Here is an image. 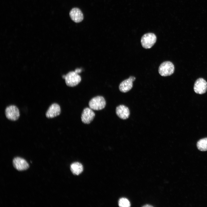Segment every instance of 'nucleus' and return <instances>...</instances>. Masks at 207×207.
I'll use <instances>...</instances> for the list:
<instances>
[{
	"label": "nucleus",
	"instance_id": "nucleus-5",
	"mask_svg": "<svg viewBox=\"0 0 207 207\" xmlns=\"http://www.w3.org/2000/svg\"><path fill=\"white\" fill-rule=\"evenodd\" d=\"M5 114L8 119L13 121L17 120L20 116L18 108L14 105H11L7 107L5 109Z\"/></svg>",
	"mask_w": 207,
	"mask_h": 207
},
{
	"label": "nucleus",
	"instance_id": "nucleus-8",
	"mask_svg": "<svg viewBox=\"0 0 207 207\" xmlns=\"http://www.w3.org/2000/svg\"><path fill=\"white\" fill-rule=\"evenodd\" d=\"M14 166L19 171L24 170L29 167V165L24 159L19 157L14 158L13 161Z\"/></svg>",
	"mask_w": 207,
	"mask_h": 207
},
{
	"label": "nucleus",
	"instance_id": "nucleus-7",
	"mask_svg": "<svg viewBox=\"0 0 207 207\" xmlns=\"http://www.w3.org/2000/svg\"><path fill=\"white\" fill-rule=\"evenodd\" d=\"M135 80V77L131 76L128 78L122 81L119 86L120 91L123 93H126L130 91L133 87V82Z\"/></svg>",
	"mask_w": 207,
	"mask_h": 207
},
{
	"label": "nucleus",
	"instance_id": "nucleus-2",
	"mask_svg": "<svg viewBox=\"0 0 207 207\" xmlns=\"http://www.w3.org/2000/svg\"><path fill=\"white\" fill-rule=\"evenodd\" d=\"M174 66L172 62L167 61L162 62L158 68V72L162 76H166L172 75L174 72Z\"/></svg>",
	"mask_w": 207,
	"mask_h": 207
},
{
	"label": "nucleus",
	"instance_id": "nucleus-16",
	"mask_svg": "<svg viewBox=\"0 0 207 207\" xmlns=\"http://www.w3.org/2000/svg\"><path fill=\"white\" fill-rule=\"evenodd\" d=\"M152 205H150L149 204H146L145 205L143 206V207H153Z\"/></svg>",
	"mask_w": 207,
	"mask_h": 207
},
{
	"label": "nucleus",
	"instance_id": "nucleus-1",
	"mask_svg": "<svg viewBox=\"0 0 207 207\" xmlns=\"http://www.w3.org/2000/svg\"><path fill=\"white\" fill-rule=\"evenodd\" d=\"M75 71H72L69 72L66 75L63 76L68 86L74 87L80 83L81 79L80 76Z\"/></svg>",
	"mask_w": 207,
	"mask_h": 207
},
{
	"label": "nucleus",
	"instance_id": "nucleus-13",
	"mask_svg": "<svg viewBox=\"0 0 207 207\" xmlns=\"http://www.w3.org/2000/svg\"><path fill=\"white\" fill-rule=\"evenodd\" d=\"M70 169L74 175H78L83 171V167L82 164L78 162H75L72 164L70 166Z\"/></svg>",
	"mask_w": 207,
	"mask_h": 207
},
{
	"label": "nucleus",
	"instance_id": "nucleus-6",
	"mask_svg": "<svg viewBox=\"0 0 207 207\" xmlns=\"http://www.w3.org/2000/svg\"><path fill=\"white\" fill-rule=\"evenodd\" d=\"M207 89V82L203 78H199L195 82L194 90L197 93L202 94L206 93Z\"/></svg>",
	"mask_w": 207,
	"mask_h": 207
},
{
	"label": "nucleus",
	"instance_id": "nucleus-12",
	"mask_svg": "<svg viewBox=\"0 0 207 207\" xmlns=\"http://www.w3.org/2000/svg\"><path fill=\"white\" fill-rule=\"evenodd\" d=\"M116 113L119 117L124 120L128 118L130 114L128 108L123 105H120L116 108Z\"/></svg>",
	"mask_w": 207,
	"mask_h": 207
},
{
	"label": "nucleus",
	"instance_id": "nucleus-15",
	"mask_svg": "<svg viewBox=\"0 0 207 207\" xmlns=\"http://www.w3.org/2000/svg\"><path fill=\"white\" fill-rule=\"evenodd\" d=\"M118 204L119 206L122 207H129L131 205L129 201L125 198H120L119 200Z\"/></svg>",
	"mask_w": 207,
	"mask_h": 207
},
{
	"label": "nucleus",
	"instance_id": "nucleus-10",
	"mask_svg": "<svg viewBox=\"0 0 207 207\" xmlns=\"http://www.w3.org/2000/svg\"><path fill=\"white\" fill-rule=\"evenodd\" d=\"M60 106L57 103L52 104L49 108L46 113V116L48 118H52L58 116L60 113Z\"/></svg>",
	"mask_w": 207,
	"mask_h": 207
},
{
	"label": "nucleus",
	"instance_id": "nucleus-9",
	"mask_svg": "<svg viewBox=\"0 0 207 207\" xmlns=\"http://www.w3.org/2000/svg\"><path fill=\"white\" fill-rule=\"evenodd\" d=\"M95 116V114L92 110L90 108H85L82 112L81 116L82 122L85 124L90 123L93 120Z\"/></svg>",
	"mask_w": 207,
	"mask_h": 207
},
{
	"label": "nucleus",
	"instance_id": "nucleus-3",
	"mask_svg": "<svg viewBox=\"0 0 207 207\" xmlns=\"http://www.w3.org/2000/svg\"><path fill=\"white\" fill-rule=\"evenodd\" d=\"M156 39V37L154 33H146L144 34L141 38V45L145 49H150L155 43Z\"/></svg>",
	"mask_w": 207,
	"mask_h": 207
},
{
	"label": "nucleus",
	"instance_id": "nucleus-14",
	"mask_svg": "<svg viewBox=\"0 0 207 207\" xmlns=\"http://www.w3.org/2000/svg\"><path fill=\"white\" fill-rule=\"evenodd\" d=\"M197 146L198 149L202 151L207 150V137L200 140L197 143Z\"/></svg>",
	"mask_w": 207,
	"mask_h": 207
},
{
	"label": "nucleus",
	"instance_id": "nucleus-11",
	"mask_svg": "<svg viewBox=\"0 0 207 207\" xmlns=\"http://www.w3.org/2000/svg\"><path fill=\"white\" fill-rule=\"evenodd\" d=\"M70 16L72 20L76 23L81 22L83 19V15L80 10L78 8H73L70 11Z\"/></svg>",
	"mask_w": 207,
	"mask_h": 207
},
{
	"label": "nucleus",
	"instance_id": "nucleus-4",
	"mask_svg": "<svg viewBox=\"0 0 207 207\" xmlns=\"http://www.w3.org/2000/svg\"><path fill=\"white\" fill-rule=\"evenodd\" d=\"M106 102L104 98L101 96H97L92 98L89 103V108L94 110L102 109L105 106Z\"/></svg>",
	"mask_w": 207,
	"mask_h": 207
}]
</instances>
